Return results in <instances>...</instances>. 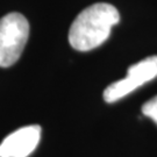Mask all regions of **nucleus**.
I'll return each instance as SVG.
<instances>
[{
	"mask_svg": "<svg viewBox=\"0 0 157 157\" xmlns=\"http://www.w3.org/2000/svg\"><path fill=\"white\" fill-rule=\"evenodd\" d=\"M120 20L118 10L106 2H98L79 13L69 30V43L73 49L89 51L101 45L111 29Z\"/></svg>",
	"mask_w": 157,
	"mask_h": 157,
	"instance_id": "obj_1",
	"label": "nucleus"
},
{
	"mask_svg": "<svg viewBox=\"0 0 157 157\" xmlns=\"http://www.w3.org/2000/svg\"><path fill=\"white\" fill-rule=\"evenodd\" d=\"M29 36V23L22 14L12 12L0 19V67H8L20 58Z\"/></svg>",
	"mask_w": 157,
	"mask_h": 157,
	"instance_id": "obj_2",
	"label": "nucleus"
},
{
	"mask_svg": "<svg viewBox=\"0 0 157 157\" xmlns=\"http://www.w3.org/2000/svg\"><path fill=\"white\" fill-rule=\"evenodd\" d=\"M156 77L157 56L147 57L129 67L127 76L124 79L108 85L104 91V99L108 104L115 102Z\"/></svg>",
	"mask_w": 157,
	"mask_h": 157,
	"instance_id": "obj_3",
	"label": "nucleus"
},
{
	"mask_svg": "<svg viewBox=\"0 0 157 157\" xmlns=\"http://www.w3.org/2000/svg\"><path fill=\"white\" fill-rule=\"evenodd\" d=\"M41 139L39 124L26 126L8 135L0 143V157H28Z\"/></svg>",
	"mask_w": 157,
	"mask_h": 157,
	"instance_id": "obj_4",
	"label": "nucleus"
},
{
	"mask_svg": "<svg viewBox=\"0 0 157 157\" xmlns=\"http://www.w3.org/2000/svg\"><path fill=\"white\" fill-rule=\"evenodd\" d=\"M142 113L148 118H150L157 124V95L148 100L142 106Z\"/></svg>",
	"mask_w": 157,
	"mask_h": 157,
	"instance_id": "obj_5",
	"label": "nucleus"
}]
</instances>
